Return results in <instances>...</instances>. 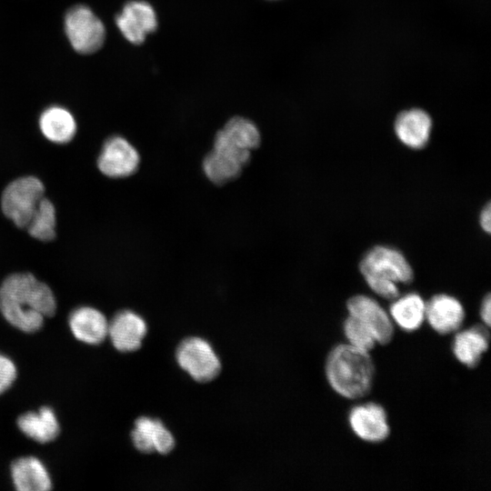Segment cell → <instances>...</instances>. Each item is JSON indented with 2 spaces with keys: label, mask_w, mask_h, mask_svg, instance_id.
Returning a JSON list of instances; mask_svg holds the SVG:
<instances>
[{
  "label": "cell",
  "mask_w": 491,
  "mask_h": 491,
  "mask_svg": "<svg viewBox=\"0 0 491 491\" xmlns=\"http://www.w3.org/2000/svg\"><path fill=\"white\" fill-rule=\"evenodd\" d=\"M55 309L51 288L30 273L12 274L0 286V312L20 331H38L45 318L54 316Z\"/></svg>",
  "instance_id": "cell-1"
},
{
  "label": "cell",
  "mask_w": 491,
  "mask_h": 491,
  "mask_svg": "<svg viewBox=\"0 0 491 491\" xmlns=\"http://www.w3.org/2000/svg\"><path fill=\"white\" fill-rule=\"evenodd\" d=\"M260 133L249 119L235 116L220 129L213 149L203 160V171L214 184L236 178L249 162L251 151L258 147Z\"/></svg>",
  "instance_id": "cell-2"
},
{
  "label": "cell",
  "mask_w": 491,
  "mask_h": 491,
  "mask_svg": "<svg viewBox=\"0 0 491 491\" xmlns=\"http://www.w3.org/2000/svg\"><path fill=\"white\" fill-rule=\"evenodd\" d=\"M326 377L339 396L347 399L366 396L372 389L375 365L369 352L349 344H340L328 354Z\"/></svg>",
  "instance_id": "cell-3"
},
{
  "label": "cell",
  "mask_w": 491,
  "mask_h": 491,
  "mask_svg": "<svg viewBox=\"0 0 491 491\" xmlns=\"http://www.w3.org/2000/svg\"><path fill=\"white\" fill-rule=\"evenodd\" d=\"M44 194V184L37 177L16 178L2 194V211L16 226L25 228Z\"/></svg>",
  "instance_id": "cell-4"
},
{
  "label": "cell",
  "mask_w": 491,
  "mask_h": 491,
  "mask_svg": "<svg viewBox=\"0 0 491 491\" xmlns=\"http://www.w3.org/2000/svg\"><path fill=\"white\" fill-rule=\"evenodd\" d=\"M65 30L73 48L83 55L96 52L105 39L104 24L89 7L83 5H75L67 11Z\"/></svg>",
  "instance_id": "cell-5"
},
{
  "label": "cell",
  "mask_w": 491,
  "mask_h": 491,
  "mask_svg": "<svg viewBox=\"0 0 491 491\" xmlns=\"http://www.w3.org/2000/svg\"><path fill=\"white\" fill-rule=\"evenodd\" d=\"M359 268L363 276H380L397 284H409L414 278L413 269L405 256L399 250L386 246L369 249Z\"/></svg>",
  "instance_id": "cell-6"
},
{
  "label": "cell",
  "mask_w": 491,
  "mask_h": 491,
  "mask_svg": "<svg viewBox=\"0 0 491 491\" xmlns=\"http://www.w3.org/2000/svg\"><path fill=\"white\" fill-rule=\"evenodd\" d=\"M176 360L195 380L208 382L221 370V363L208 342L199 337L183 340L176 350Z\"/></svg>",
  "instance_id": "cell-7"
},
{
  "label": "cell",
  "mask_w": 491,
  "mask_h": 491,
  "mask_svg": "<svg viewBox=\"0 0 491 491\" xmlns=\"http://www.w3.org/2000/svg\"><path fill=\"white\" fill-rule=\"evenodd\" d=\"M140 162L137 150L124 137L112 136L107 139L97 159L102 174L112 178L133 175Z\"/></svg>",
  "instance_id": "cell-8"
},
{
  "label": "cell",
  "mask_w": 491,
  "mask_h": 491,
  "mask_svg": "<svg viewBox=\"0 0 491 491\" xmlns=\"http://www.w3.org/2000/svg\"><path fill=\"white\" fill-rule=\"evenodd\" d=\"M348 315L364 323L373 333L376 343L387 345L394 337V323L387 312L374 298L356 295L346 302Z\"/></svg>",
  "instance_id": "cell-9"
},
{
  "label": "cell",
  "mask_w": 491,
  "mask_h": 491,
  "mask_svg": "<svg viewBox=\"0 0 491 491\" xmlns=\"http://www.w3.org/2000/svg\"><path fill=\"white\" fill-rule=\"evenodd\" d=\"M115 23L124 37L134 45L142 44L146 35L157 28L153 6L145 1H130L116 15Z\"/></svg>",
  "instance_id": "cell-10"
},
{
  "label": "cell",
  "mask_w": 491,
  "mask_h": 491,
  "mask_svg": "<svg viewBox=\"0 0 491 491\" xmlns=\"http://www.w3.org/2000/svg\"><path fill=\"white\" fill-rule=\"evenodd\" d=\"M348 423L353 433L368 443H381L390 435L386 412L376 403L354 406L349 412Z\"/></svg>",
  "instance_id": "cell-11"
},
{
  "label": "cell",
  "mask_w": 491,
  "mask_h": 491,
  "mask_svg": "<svg viewBox=\"0 0 491 491\" xmlns=\"http://www.w3.org/2000/svg\"><path fill=\"white\" fill-rule=\"evenodd\" d=\"M465 317L464 306L450 295H435L426 302V319L431 328L440 335L457 332Z\"/></svg>",
  "instance_id": "cell-12"
},
{
  "label": "cell",
  "mask_w": 491,
  "mask_h": 491,
  "mask_svg": "<svg viewBox=\"0 0 491 491\" xmlns=\"http://www.w3.org/2000/svg\"><path fill=\"white\" fill-rule=\"evenodd\" d=\"M146 331V324L140 316L123 310L108 322L107 336L118 351L132 352L141 347Z\"/></svg>",
  "instance_id": "cell-13"
},
{
  "label": "cell",
  "mask_w": 491,
  "mask_h": 491,
  "mask_svg": "<svg viewBox=\"0 0 491 491\" xmlns=\"http://www.w3.org/2000/svg\"><path fill=\"white\" fill-rule=\"evenodd\" d=\"M131 436L135 448L143 453L157 451L165 455L175 446L172 434L156 418L146 416L137 418Z\"/></svg>",
  "instance_id": "cell-14"
},
{
  "label": "cell",
  "mask_w": 491,
  "mask_h": 491,
  "mask_svg": "<svg viewBox=\"0 0 491 491\" xmlns=\"http://www.w3.org/2000/svg\"><path fill=\"white\" fill-rule=\"evenodd\" d=\"M394 129L397 138L405 145L412 149H421L428 143L432 119L424 110H406L396 116Z\"/></svg>",
  "instance_id": "cell-15"
},
{
  "label": "cell",
  "mask_w": 491,
  "mask_h": 491,
  "mask_svg": "<svg viewBox=\"0 0 491 491\" xmlns=\"http://www.w3.org/2000/svg\"><path fill=\"white\" fill-rule=\"evenodd\" d=\"M452 351L456 358L469 368L476 367L489 346V331L486 325H476L456 332Z\"/></svg>",
  "instance_id": "cell-16"
},
{
  "label": "cell",
  "mask_w": 491,
  "mask_h": 491,
  "mask_svg": "<svg viewBox=\"0 0 491 491\" xmlns=\"http://www.w3.org/2000/svg\"><path fill=\"white\" fill-rule=\"evenodd\" d=\"M69 327L74 336L88 345H98L107 336L108 321L97 309L82 306L69 316Z\"/></svg>",
  "instance_id": "cell-17"
},
{
  "label": "cell",
  "mask_w": 491,
  "mask_h": 491,
  "mask_svg": "<svg viewBox=\"0 0 491 491\" xmlns=\"http://www.w3.org/2000/svg\"><path fill=\"white\" fill-rule=\"evenodd\" d=\"M13 484L18 491H46L52 481L43 462L29 456L19 457L11 465Z\"/></svg>",
  "instance_id": "cell-18"
},
{
  "label": "cell",
  "mask_w": 491,
  "mask_h": 491,
  "mask_svg": "<svg viewBox=\"0 0 491 491\" xmlns=\"http://www.w3.org/2000/svg\"><path fill=\"white\" fill-rule=\"evenodd\" d=\"M17 426L27 437L40 444L55 440L60 433L55 413L49 406H42L37 411L21 415L17 419Z\"/></svg>",
  "instance_id": "cell-19"
},
{
  "label": "cell",
  "mask_w": 491,
  "mask_h": 491,
  "mask_svg": "<svg viewBox=\"0 0 491 491\" xmlns=\"http://www.w3.org/2000/svg\"><path fill=\"white\" fill-rule=\"evenodd\" d=\"M390 317L402 330H418L426 320V302L417 293L395 298L389 307Z\"/></svg>",
  "instance_id": "cell-20"
},
{
  "label": "cell",
  "mask_w": 491,
  "mask_h": 491,
  "mask_svg": "<svg viewBox=\"0 0 491 491\" xmlns=\"http://www.w3.org/2000/svg\"><path fill=\"white\" fill-rule=\"evenodd\" d=\"M39 127L45 138L56 144L72 140L76 132V123L72 114L61 106H50L40 115Z\"/></svg>",
  "instance_id": "cell-21"
},
{
  "label": "cell",
  "mask_w": 491,
  "mask_h": 491,
  "mask_svg": "<svg viewBox=\"0 0 491 491\" xmlns=\"http://www.w3.org/2000/svg\"><path fill=\"white\" fill-rule=\"evenodd\" d=\"M56 215L53 203L43 197L33 214L28 225V234L40 241H50L55 236Z\"/></svg>",
  "instance_id": "cell-22"
},
{
  "label": "cell",
  "mask_w": 491,
  "mask_h": 491,
  "mask_svg": "<svg viewBox=\"0 0 491 491\" xmlns=\"http://www.w3.org/2000/svg\"><path fill=\"white\" fill-rule=\"evenodd\" d=\"M343 331L348 344L369 352L376 345V340L371 330L357 318L349 316L343 324Z\"/></svg>",
  "instance_id": "cell-23"
},
{
  "label": "cell",
  "mask_w": 491,
  "mask_h": 491,
  "mask_svg": "<svg viewBox=\"0 0 491 491\" xmlns=\"http://www.w3.org/2000/svg\"><path fill=\"white\" fill-rule=\"evenodd\" d=\"M363 276L370 289L379 296L386 299H395L399 296L397 283L376 276L366 275Z\"/></svg>",
  "instance_id": "cell-24"
},
{
  "label": "cell",
  "mask_w": 491,
  "mask_h": 491,
  "mask_svg": "<svg viewBox=\"0 0 491 491\" xmlns=\"http://www.w3.org/2000/svg\"><path fill=\"white\" fill-rule=\"evenodd\" d=\"M17 376L16 366L6 356L0 354V394L5 392Z\"/></svg>",
  "instance_id": "cell-25"
},
{
  "label": "cell",
  "mask_w": 491,
  "mask_h": 491,
  "mask_svg": "<svg viewBox=\"0 0 491 491\" xmlns=\"http://www.w3.org/2000/svg\"><path fill=\"white\" fill-rule=\"evenodd\" d=\"M480 316L486 326H490L491 323V296L487 294L482 300L480 306Z\"/></svg>",
  "instance_id": "cell-26"
},
{
  "label": "cell",
  "mask_w": 491,
  "mask_h": 491,
  "mask_svg": "<svg viewBox=\"0 0 491 491\" xmlns=\"http://www.w3.org/2000/svg\"><path fill=\"white\" fill-rule=\"evenodd\" d=\"M479 224L482 227V229L486 232L490 233L491 231V206L490 203H487L484 208L482 209L480 215H479Z\"/></svg>",
  "instance_id": "cell-27"
}]
</instances>
